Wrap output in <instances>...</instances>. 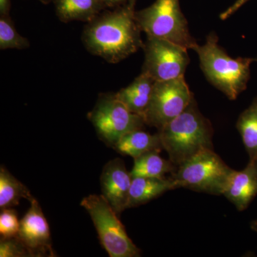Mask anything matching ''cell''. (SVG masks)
<instances>
[{
	"label": "cell",
	"instance_id": "obj_1",
	"mask_svg": "<svg viewBox=\"0 0 257 257\" xmlns=\"http://www.w3.org/2000/svg\"><path fill=\"white\" fill-rule=\"evenodd\" d=\"M135 2L130 0L87 23L82 41L88 52L109 63L116 64L143 48V31L135 16Z\"/></svg>",
	"mask_w": 257,
	"mask_h": 257
},
{
	"label": "cell",
	"instance_id": "obj_19",
	"mask_svg": "<svg viewBox=\"0 0 257 257\" xmlns=\"http://www.w3.org/2000/svg\"><path fill=\"white\" fill-rule=\"evenodd\" d=\"M236 128L249 160L257 159V96L238 118Z\"/></svg>",
	"mask_w": 257,
	"mask_h": 257
},
{
	"label": "cell",
	"instance_id": "obj_6",
	"mask_svg": "<svg viewBox=\"0 0 257 257\" xmlns=\"http://www.w3.org/2000/svg\"><path fill=\"white\" fill-rule=\"evenodd\" d=\"M80 204L90 216L101 246L109 256H141V251L128 237L119 216L101 194H90Z\"/></svg>",
	"mask_w": 257,
	"mask_h": 257
},
{
	"label": "cell",
	"instance_id": "obj_20",
	"mask_svg": "<svg viewBox=\"0 0 257 257\" xmlns=\"http://www.w3.org/2000/svg\"><path fill=\"white\" fill-rule=\"evenodd\" d=\"M28 39L20 35L10 15L0 17V49L25 50L30 47Z\"/></svg>",
	"mask_w": 257,
	"mask_h": 257
},
{
	"label": "cell",
	"instance_id": "obj_14",
	"mask_svg": "<svg viewBox=\"0 0 257 257\" xmlns=\"http://www.w3.org/2000/svg\"><path fill=\"white\" fill-rule=\"evenodd\" d=\"M155 82L150 75L142 72L130 85L115 94L128 110L143 116L151 99Z\"/></svg>",
	"mask_w": 257,
	"mask_h": 257
},
{
	"label": "cell",
	"instance_id": "obj_4",
	"mask_svg": "<svg viewBox=\"0 0 257 257\" xmlns=\"http://www.w3.org/2000/svg\"><path fill=\"white\" fill-rule=\"evenodd\" d=\"M214 150H204L177 167L170 177L178 188L223 195L234 172Z\"/></svg>",
	"mask_w": 257,
	"mask_h": 257
},
{
	"label": "cell",
	"instance_id": "obj_24",
	"mask_svg": "<svg viewBox=\"0 0 257 257\" xmlns=\"http://www.w3.org/2000/svg\"><path fill=\"white\" fill-rule=\"evenodd\" d=\"M130 1V0H101L105 9H115Z\"/></svg>",
	"mask_w": 257,
	"mask_h": 257
},
{
	"label": "cell",
	"instance_id": "obj_5",
	"mask_svg": "<svg viewBox=\"0 0 257 257\" xmlns=\"http://www.w3.org/2000/svg\"><path fill=\"white\" fill-rule=\"evenodd\" d=\"M135 16L147 37L167 40L187 50L197 45L189 32L179 0H156L148 8L136 12Z\"/></svg>",
	"mask_w": 257,
	"mask_h": 257
},
{
	"label": "cell",
	"instance_id": "obj_3",
	"mask_svg": "<svg viewBox=\"0 0 257 257\" xmlns=\"http://www.w3.org/2000/svg\"><path fill=\"white\" fill-rule=\"evenodd\" d=\"M200 67L206 78L224 93L230 100H235L247 87L250 67L257 58H231L218 44L214 32L208 35L204 45H196Z\"/></svg>",
	"mask_w": 257,
	"mask_h": 257
},
{
	"label": "cell",
	"instance_id": "obj_9",
	"mask_svg": "<svg viewBox=\"0 0 257 257\" xmlns=\"http://www.w3.org/2000/svg\"><path fill=\"white\" fill-rule=\"evenodd\" d=\"M143 49L145 62L142 72L154 80H170L184 76L189 63L187 49L153 37H147Z\"/></svg>",
	"mask_w": 257,
	"mask_h": 257
},
{
	"label": "cell",
	"instance_id": "obj_18",
	"mask_svg": "<svg viewBox=\"0 0 257 257\" xmlns=\"http://www.w3.org/2000/svg\"><path fill=\"white\" fill-rule=\"evenodd\" d=\"M22 199H35L30 189L12 175L4 166L0 168V209L18 206Z\"/></svg>",
	"mask_w": 257,
	"mask_h": 257
},
{
	"label": "cell",
	"instance_id": "obj_12",
	"mask_svg": "<svg viewBox=\"0 0 257 257\" xmlns=\"http://www.w3.org/2000/svg\"><path fill=\"white\" fill-rule=\"evenodd\" d=\"M223 195L238 211L247 209L257 195V159L249 160L243 170L234 171Z\"/></svg>",
	"mask_w": 257,
	"mask_h": 257
},
{
	"label": "cell",
	"instance_id": "obj_15",
	"mask_svg": "<svg viewBox=\"0 0 257 257\" xmlns=\"http://www.w3.org/2000/svg\"><path fill=\"white\" fill-rule=\"evenodd\" d=\"M56 14L62 23H89L105 10L101 0H52Z\"/></svg>",
	"mask_w": 257,
	"mask_h": 257
},
{
	"label": "cell",
	"instance_id": "obj_27",
	"mask_svg": "<svg viewBox=\"0 0 257 257\" xmlns=\"http://www.w3.org/2000/svg\"><path fill=\"white\" fill-rule=\"evenodd\" d=\"M37 1L40 2V3H43V4H47V3L52 2V0H37Z\"/></svg>",
	"mask_w": 257,
	"mask_h": 257
},
{
	"label": "cell",
	"instance_id": "obj_7",
	"mask_svg": "<svg viewBox=\"0 0 257 257\" xmlns=\"http://www.w3.org/2000/svg\"><path fill=\"white\" fill-rule=\"evenodd\" d=\"M88 119L101 141L112 147L126 134L146 124L143 116L128 110L114 93L101 94Z\"/></svg>",
	"mask_w": 257,
	"mask_h": 257
},
{
	"label": "cell",
	"instance_id": "obj_2",
	"mask_svg": "<svg viewBox=\"0 0 257 257\" xmlns=\"http://www.w3.org/2000/svg\"><path fill=\"white\" fill-rule=\"evenodd\" d=\"M158 131L162 148L177 167L204 150H214L212 125L194 98L182 114Z\"/></svg>",
	"mask_w": 257,
	"mask_h": 257
},
{
	"label": "cell",
	"instance_id": "obj_21",
	"mask_svg": "<svg viewBox=\"0 0 257 257\" xmlns=\"http://www.w3.org/2000/svg\"><path fill=\"white\" fill-rule=\"evenodd\" d=\"M0 214V235L3 239L18 236L20 231V221L18 213L12 208L1 210Z\"/></svg>",
	"mask_w": 257,
	"mask_h": 257
},
{
	"label": "cell",
	"instance_id": "obj_11",
	"mask_svg": "<svg viewBox=\"0 0 257 257\" xmlns=\"http://www.w3.org/2000/svg\"><path fill=\"white\" fill-rule=\"evenodd\" d=\"M132 177L124 161L119 158L109 161L104 165L100 177L101 195L118 215L127 209Z\"/></svg>",
	"mask_w": 257,
	"mask_h": 257
},
{
	"label": "cell",
	"instance_id": "obj_25",
	"mask_svg": "<svg viewBox=\"0 0 257 257\" xmlns=\"http://www.w3.org/2000/svg\"><path fill=\"white\" fill-rule=\"evenodd\" d=\"M11 2L10 0H0V15L5 16L10 15Z\"/></svg>",
	"mask_w": 257,
	"mask_h": 257
},
{
	"label": "cell",
	"instance_id": "obj_22",
	"mask_svg": "<svg viewBox=\"0 0 257 257\" xmlns=\"http://www.w3.org/2000/svg\"><path fill=\"white\" fill-rule=\"evenodd\" d=\"M31 253L23 243L16 237L0 240V257H28Z\"/></svg>",
	"mask_w": 257,
	"mask_h": 257
},
{
	"label": "cell",
	"instance_id": "obj_26",
	"mask_svg": "<svg viewBox=\"0 0 257 257\" xmlns=\"http://www.w3.org/2000/svg\"><path fill=\"white\" fill-rule=\"evenodd\" d=\"M250 228L254 232L257 233V219L251 221V223H250Z\"/></svg>",
	"mask_w": 257,
	"mask_h": 257
},
{
	"label": "cell",
	"instance_id": "obj_23",
	"mask_svg": "<svg viewBox=\"0 0 257 257\" xmlns=\"http://www.w3.org/2000/svg\"><path fill=\"white\" fill-rule=\"evenodd\" d=\"M248 1V0H236L234 4L231 5L227 10H225L224 12L221 13L220 15L221 20H227L231 15H234L236 11H238L243 5L246 4Z\"/></svg>",
	"mask_w": 257,
	"mask_h": 257
},
{
	"label": "cell",
	"instance_id": "obj_13",
	"mask_svg": "<svg viewBox=\"0 0 257 257\" xmlns=\"http://www.w3.org/2000/svg\"><path fill=\"white\" fill-rule=\"evenodd\" d=\"M176 189H178V187L171 177H133L128 195L127 209L147 204L165 192Z\"/></svg>",
	"mask_w": 257,
	"mask_h": 257
},
{
	"label": "cell",
	"instance_id": "obj_17",
	"mask_svg": "<svg viewBox=\"0 0 257 257\" xmlns=\"http://www.w3.org/2000/svg\"><path fill=\"white\" fill-rule=\"evenodd\" d=\"M160 152H150L134 159V166L130 171L132 177L166 178L167 174H173L177 170V166L174 165L170 159L162 158Z\"/></svg>",
	"mask_w": 257,
	"mask_h": 257
},
{
	"label": "cell",
	"instance_id": "obj_8",
	"mask_svg": "<svg viewBox=\"0 0 257 257\" xmlns=\"http://www.w3.org/2000/svg\"><path fill=\"white\" fill-rule=\"evenodd\" d=\"M194 98L184 76L170 80L156 81L143 115L145 124L160 130L182 114Z\"/></svg>",
	"mask_w": 257,
	"mask_h": 257
},
{
	"label": "cell",
	"instance_id": "obj_10",
	"mask_svg": "<svg viewBox=\"0 0 257 257\" xmlns=\"http://www.w3.org/2000/svg\"><path fill=\"white\" fill-rule=\"evenodd\" d=\"M20 220L18 238L28 248L32 256H55L52 246L50 226L37 199Z\"/></svg>",
	"mask_w": 257,
	"mask_h": 257
},
{
	"label": "cell",
	"instance_id": "obj_16",
	"mask_svg": "<svg viewBox=\"0 0 257 257\" xmlns=\"http://www.w3.org/2000/svg\"><path fill=\"white\" fill-rule=\"evenodd\" d=\"M118 153L133 159L153 151L163 150L159 133L155 135L143 131V128L134 130L124 135L113 147Z\"/></svg>",
	"mask_w": 257,
	"mask_h": 257
}]
</instances>
